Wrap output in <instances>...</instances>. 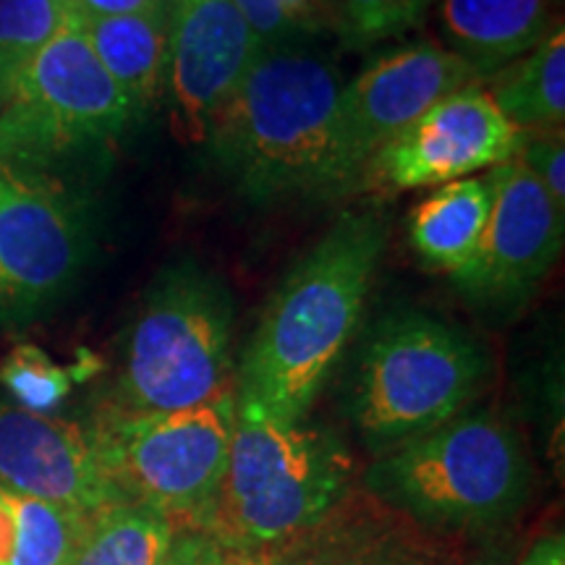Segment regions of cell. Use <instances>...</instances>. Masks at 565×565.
Masks as SVG:
<instances>
[{
  "label": "cell",
  "mask_w": 565,
  "mask_h": 565,
  "mask_svg": "<svg viewBox=\"0 0 565 565\" xmlns=\"http://www.w3.org/2000/svg\"><path fill=\"white\" fill-rule=\"evenodd\" d=\"M477 82L469 63L433 40L408 42L374 58L341 89L330 200L362 189L374 154L433 105Z\"/></svg>",
  "instance_id": "10"
},
{
  "label": "cell",
  "mask_w": 565,
  "mask_h": 565,
  "mask_svg": "<svg viewBox=\"0 0 565 565\" xmlns=\"http://www.w3.org/2000/svg\"><path fill=\"white\" fill-rule=\"evenodd\" d=\"M487 95L521 134L563 131L565 124V32L563 21L545 40L498 74Z\"/></svg>",
  "instance_id": "18"
},
{
  "label": "cell",
  "mask_w": 565,
  "mask_h": 565,
  "mask_svg": "<svg viewBox=\"0 0 565 565\" xmlns=\"http://www.w3.org/2000/svg\"><path fill=\"white\" fill-rule=\"evenodd\" d=\"M13 540H17V521H13L9 500H6L3 490H0V565L11 563Z\"/></svg>",
  "instance_id": "30"
},
{
  "label": "cell",
  "mask_w": 565,
  "mask_h": 565,
  "mask_svg": "<svg viewBox=\"0 0 565 565\" xmlns=\"http://www.w3.org/2000/svg\"><path fill=\"white\" fill-rule=\"evenodd\" d=\"M71 17L103 19L129 17V13H152L162 9V0H66Z\"/></svg>",
  "instance_id": "28"
},
{
  "label": "cell",
  "mask_w": 565,
  "mask_h": 565,
  "mask_svg": "<svg viewBox=\"0 0 565 565\" xmlns=\"http://www.w3.org/2000/svg\"><path fill=\"white\" fill-rule=\"evenodd\" d=\"M175 526L145 505L118 503L89 515L68 565H166Z\"/></svg>",
  "instance_id": "19"
},
{
  "label": "cell",
  "mask_w": 565,
  "mask_h": 565,
  "mask_svg": "<svg viewBox=\"0 0 565 565\" xmlns=\"http://www.w3.org/2000/svg\"><path fill=\"white\" fill-rule=\"evenodd\" d=\"M492 181L494 202L482 244L454 280L477 309L513 315L561 257L565 207L519 160L492 168Z\"/></svg>",
  "instance_id": "11"
},
{
  "label": "cell",
  "mask_w": 565,
  "mask_h": 565,
  "mask_svg": "<svg viewBox=\"0 0 565 565\" xmlns=\"http://www.w3.org/2000/svg\"><path fill=\"white\" fill-rule=\"evenodd\" d=\"M349 471V454L328 429L236 412L225 475L194 532L225 547L273 550L341 503Z\"/></svg>",
  "instance_id": "3"
},
{
  "label": "cell",
  "mask_w": 565,
  "mask_h": 565,
  "mask_svg": "<svg viewBox=\"0 0 565 565\" xmlns=\"http://www.w3.org/2000/svg\"><path fill=\"white\" fill-rule=\"evenodd\" d=\"M521 134L482 84L454 92L398 134L370 162L364 186L412 192L469 179L484 168L515 160Z\"/></svg>",
  "instance_id": "12"
},
{
  "label": "cell",
  "mask_w": 565,
  "mask_h": 565,
  "mask_svg": "<svg viewBox=\"0 0 565 565\" xmlns=\"http://www.w3.org/2000/svg\"><path fill=\"white\" fill-rule=\"evenodd\" d=\"M92 246L87 200L51 175L0 168V307H53L82 278Z\"/></svg>",
  "instance_id": "9"
},
{
  "label": "cell",
  "mask_w": 565,
  "mask_h": 565,
  "mask_svg": "<svg viewBox=\"0 0 565 565\" xmlns=\"http://www.w3.org/2000/svg\"><path fill=\"white\" fill-rule=\"evenodd\" d=\"M521 565H565V542L563 536H547L540 545L529 550L526 561Z\"/></svg>",
  "instance_id": "29"
},
{
  "label": "cell",
  "mask_w": 565,
  "mask_h": 565,
  "mask_svg": "<svg viewBox=\"0 0 565 565\" xmlns=\"http://www.w3.org/2000/svg\"><path fill=\"white\" fill-rule=\"evenodd\" d=\"M490 374L482 345L458 324L401 309L374 322L349 383V416L377 454L456 419Z\"/></svg>",
  "instance_id": "6"
},
{
  "label": "cell",
  "mask_w": 565,
  "mask_h": 565,
  "mask_svg": "<svg viewBox=\"0 0 565 565\" xmlns=\"http://www.w3.org/2000/svg\"><path fill=\"white\" fill-rule=\"evenodd\" d=\"M364 487L385 508L429 529L479 532L513 519L532 490L519 435L494 414H458L433 433L383 450Z\"/></svg>",
  "instance_id": "4"
},
{
  "label": "cell",
  "mask_w": 565,
  "mask_h": 565,
  "mask_svg": "<svg viewBox=\"0 0 565 565\" xmlns=\"http://www.w3.org/2000/svg\"><path fill=\"white\" fill-rule=\"evenodd\" d=\"M494 202L490 175L443 183L412 212V246L429 270L456 275L475 259Z\"/></svg>",
  "instance_id": "16"
},
{
  "label": "cell",
  "mask_w": 565,
  "mask_h": 565,
  "mask_svg": "<svg viewBox=\"0 0 565 565\" xmlns=\"http://www.w3.org/2000/svg\"><path fill=\"white\" fill-rule=\"evenodd\" d=\"M270 555L273 565H387L380 563L377 550H366L364 542H338L322 521L309 532L273 547Z\"/></svg>",
  "instance_id": "25"
},
{
  "label": "cell",
  "mask_w": 565,
  "mask_h": 565,
  "mask_svg": "<svg viewBox=\"0 0 565 565\" xmlns=\"http://www.w3.org/2000/svg\"><path fill=\"white\" fill-rule=\"evenodd\" d=\"M131 103L68 17L42 45L0 108V168L58 179V171L110 152Z\"/></svg>",
  "instance_id": "7"
},
{
  "label": "cell",
  "mask_w": 565,
  "mask_h": 565,
  "mask_svg": "<svg viewBox=\"0 0 565 565\" xmlns=\"http://www.w3.org/2000/svg\"><path fill=\"white\" fill-rule=\"evenodd\" d=\"M387 233L377 212H345L291 267L244 351L236 412L303 422L356 330Z\"/></svg>",
  "instance_id": "1"
},
{
  "label": "cell",
  "mask_w": 565,
  "mask_h": 565,
  "mask_svg": "<svg viewBox=\"0 0 565 565\" xmlns=\"http://www.w3.org/2000/svg\"><path fill=\"white\" fill-rule=\"evenodd\" d=\"M440 21L450 51L482 79L545 40L553 0H443Z\"/></svg>",
  "instance_id": "15"
},
{
  "label": "cell",
  "mask_w": 565,
  "mask_h": 565,
  "mask_svg": "<svg viewBox=\"0 0 565 565\" xmlns=\"http://www.w3.org/2000/svg\"><path fill=\"white\" fill-rule=\"evenodd\" d=\"M0 490L87 515L121 503L87 429L9 401H0Z\"/></svg>",
  "instance_id": "14"
},
{
  "label": "cell",
  "mask_w": 565,
  "mask_h": 565,
  "mask_svg": "<svg viewBox=\"0 0 565 565\" xmlns=\"http://www.w3.org/2000/svg\"><path fill=\"white\" fill-rule=\"evenodd\" d=\"M0 385L26 412L53 414L71 393V372L38 345L21 343L0 362Z\"/></svg>",
  "instance_id": "23"
},
{
  "label": "cell",
  "mask_w": 565,
  "mask_h": 565,
  "mask_svg": "<svg viewBox=\"0 0 565 565\" xmlns=\"http://www.w3.org/2000/svg\"><path fill=\"white\" fill-rule=\"evenodd\" d=\"M3 494L17 521L9 565H68L89 524V515L24 494L6 490Z\"/></svg>",
  "instance_id": "20"
},
{
  "label": "cell",
  "mask_w": 565,
  "mask_h": 565,
  "mask_svg": "<svg viewBox=\"0 0 565 565\" xmlns=\"http://www.w3.org/2000/svg\"><path fill=\"white\" fill-rule=\"evenodd\" d=\"M236 395L171 414L103 412L87 429L121 503L145 505L175 529H194L228 463Z\"/></svg>",
  "instance_id": "8"
},
{
  "label": "cell",
  "mask_w": 565,
  "mask_h": 565,
  "mask_svg": "<svg viewBox=\"0 0 565 565\" xmlns=\"http://www.w3.org/2000/svg\"><path fill=\"white\" fill-rule=\"evenodd\" d=\"M192 545H194L192 529H175L166 565H192Z\"/></svg>",
  "instance_id": "31"
},
{
  "label": "cell",
  "mask_w": 565,
  "mask_h": 565,
  "mask_svg": "<svg viewBox=\"0 0 565 565\" xmlns=\"http://www.w3.org/2000/svg\"><path fill=\"white\" fill-rule=\"evenodd\" d=\"M341 89L335 63L307 42L263 51L212 118L210 160L252 204L330 200Z\"/></svg>",
  "instance_id": "2"
},
{
  "label": "cell",
  "mask_w": 565,
  "mask_h": 565,
  "mask_svg": "<svg viewBox=\"0 0 565 565\" xmlns=\"http://www.w3.org/2000/svg\"><path fill=\"white\" fill-rule=\"evenodd\" d=\"M433 0H335L338 32L353 47L401 38L416 30Z\"/></svg>",
  "instance_id": "24"
},
{
  "label": "cell",
  "mask_w": 565,
  "mask_h": 565,
  "mask_svg": "<svg viewBox=\"0 0 565 565\" xmlns=\"http://www.w3.org/2000/svg\"><path fill=\"white\" fill-rule=\"evenodd\" d=\"M231 391V288L196 259L166 265L126 335L113 412L171 414Z\"/></svg>",
  "instance_id": "5"
},
{
  "label": "cell",
  "mask_w": 565,
  "mask_h": 565,
  "mask_svg": "<svg viewBox=\"0 0 565 565\" xmlns=\"http://www.w3.org/2000/svg\"><path fill=\"white\" fill-rule=\"evenodd\" d=\"M515 160L534 175L547 194L565 207V141L563 131L524 134Z\"/></svg>",
  "instance_id": "26"
},
{
  "label": "cell",
  "mask_w": 565,
  "mask_h": 565,
  "mask_svg": "<svg viewBox=\"0 0 565 565\" xmlns=\"http://www.w3.org/2000/svg\"><path fill=\"white\" fill-rule=\"evenodd\" d=\"M192 565H273V555L270 550H244V547L217 545V542L210 540L207 534L194 532Z\"/></svg>",
  "instance_id": "27"
},
{
  "label": "cell",
  "mask_w": 565,
  "mask_h": 565,
  "mask_svg": "<svg viewBox=\"0 0 565 565\" xmlns=\"http://www.w3.org/2000/svg\"><path fill=\"white\" fill-rule=\"evenodd\" d=\"M76 21L97 61L131 103L134 113L150 108L154 97L160 95L168 68L166 9Z\"/></svg>",
  "instance_id": "17"
},
{
  "label": "cell",
  "mask_w": 565,
  "mask_h": 565,
  "mask_svg": "<svg viewBox=\"0 0 565 565\" xmlns=\"http://www.w3.org/2000/svg\"><path fill=\"white\" fill-rule=\"evenodd\" d=\"M257 55V40L231 0H173L166 82L175 137L207 139L212 118Z\"/></svg>",
  "instance_id": "13"
},
{
  "label": "cell",
  "mask_w": 565,
  "mask_h": 565,
  "mask_svg": "<svg viewBox=\"0 0 565 565\" xmlns=\"http://www.w3.org/2000/svg\"><path fill=\"white\" fill-rule=\"evenodd\" d=\"M257 40L259 53L301 45L317 34L338 30L335 0H231Z\"/></svg>",
  "instance_id": "22"
},
{
  "label": "cell",
  "mask_w": 565,
  "mask_h": 565,
  "mask_svg": "<svg viewBox=\"0 0 565 565\" xmlns=\"http://www.w3.org/2000/svg\"><path fill=\"white\" fill-rule=\"evenodd\" d=\"M71 17L66 0H0V108L19 76Z\"/></svg>",
  "instance_id": "21"
}]
</instances>
